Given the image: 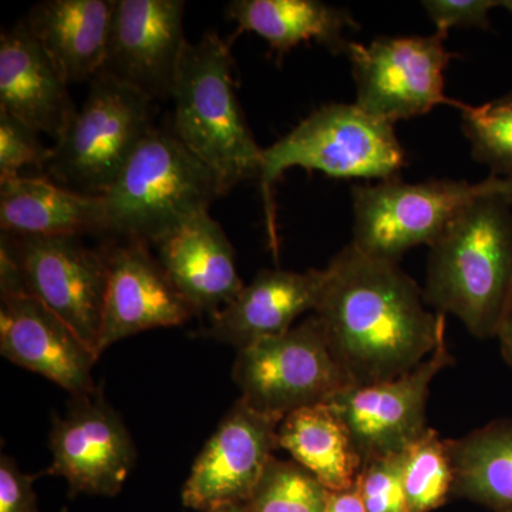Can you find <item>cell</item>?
<instances>
[{"mask_svg":"<svg viewBox=\"0 0 512 512\" xmlns=\"http://www.w3.org/2000/svg\"><path fill=\"white\" fill-rule=\"evenodd\" d=\"M423 289L399 262L349 244L325 268L315 315L333 356L353 384L412 372L446 336V318L427 311Z\"/></svg>","mask_w":512,"mask_h":512,"instance_id":"cell-1","label":"cell"},{"mask_svg":"<svg viewBox=\"0 0 512 512\" xmlns=\"http://www.w3.org/2000/svg\"><path fill=\"white\" fill-rule=\"evenodd\" d=\"M503 185L471 202L427 261L424 299L477 339L497 338L512 306V208Z\"/></svg>","mask_w":512,"mask_h":512,"instance_id":"cell-2","label":"cell"},{"mask_svg":"<svg viewBox=\"0 0 512 512\" xmlns=\"http://www.w3.org/2000/svg\"><path fill=\"white\" fill-rule=\"evenodd\" d=\"M175 136L217 177L222 195L261 175L258 146L242 110L229 46L215 32L184 47L175 76Z\"/></svg>","mask_w":512,"mask_h":512,"instance_id":"cell-3","label":"cell"},{"mask_svg":"<svg viewBox=\"0 0 512 512\" xmlns=\"http://www.w3.org/2000/svg\"><path fill=\"white\" fill-rule=\"evenodd\" d=\"M224 197L217 177L168 128H151L101 195L106 235L156 245Z\"/></svg>","mask_w":512,"mask_h":512,"instance_id":"cell-4","label":"cell"},{"mask_svg":"<svg viewBox=\"0 0 512 512\" xmlns=\"http://www.w3.org/2000/svg\"><path fill=\"white\" fill-rule=\"evenodd\" d=\"M406 153L393 124L353 104L333 103L313 111L274 146L265 148L259 181L264 191L272 247H276L272 185L288 168L320 171L333 178L397 177Z\"/></svg>","mask_w":512,"mask_h":512,"instance_id":"cell-5","label":"cell"},{"mask_svg":"<svg viewBox=\"0 0 512 512\" xmlns=\"http://www.w3.org/2000/svg\"><path fill=\"white\" fill-rule=\"evenodd\" d=\"M151 100L97 74L82 109L53 147L49 180L89 195H103L153 128Z\"/></svg>","mask_w":512,"mask_h":512,"instance_id":"cell-6","label":"cell"},{"mask_svg":"<svg viewBox=\"0 0 512 512\" xmlns=\"http://www.w3.org/2000/svg\"><path fill=\"white\" fill-rule=\"evenodd\" d=\"M501 185L503 178L494 175L477 184L464 180L410 184L392 177L356 185L350 244L373 258L399 262L410 249L431 247L471 202L500 191Z\"/></svg>","mask_w":512,"mask_h":512,"instance_id":"cell-7","label":"cell"},{"mask_svg":"<svg viewBox=\"0 0 512 512\" xmlns=\"http://www.w3.org/2000/svg\"><path fill=\"white\" fill-rule=\"evenodd\" d=\"M234 380L249 406L281 420L355 386L333 356L315 313L282 335L239 349Z\"/></svg>","mask_w":512,"mask_h":512,"instance_id":"cell-8","label":"cell"},{"mask_svg":"<svg viewBox=\"0 0 512 512\" xmlns=\"http://www.w3.org/2000/svg\"><path fill=\"white\" fill-rule=\"evenodd\" d=\"M446 37H377L369 45L349 42L346 55L352 63L359 109L393 124L429 113L448 103L444 72L457 55L444 46Z\"/></svg>","mask_w":512,"mask_h":512,"instance_id":"cell-9","label":"cell"},{"mask_svg":"<svg viewBox=\"0 0 512 512\" xmlns=\"http://www.w3.org/2000/svg\"><path fill=\"white\" fill-rule=\"evenodd\" d=\"M0 249L12 259L26 291L100 357L97 348L109 278L103 251L84 247L77 237H15L5 232Z\"/></svg>","mask_w":512,"mask_h":512,"instance_id":"cell-10","label":"cell"},{"mask_svg":"<svg viewBox=\"0 0 512 512\" xmlns=\"http://www.w3.org/2000/svg\"><path fill=\"white\" fill-rule=\"evenodd\" d=\"M0 352L52 380L72 397L92 396L99 357L55 312L26 291L10 256L0 249Z\"/></svg>","mask_w":512,"mask_h":512,"instance_id":"cell-11","label":"cell"},{"mask_svg":"<svg viewBox=\"0 0 512 512\" xmlns=\"http://www.w3.org/2000/svg\"><path fill=\"white\" fill-rule=\"evenodd\" d=\"M446 336L412 372L365 386H350L328 403L348 427L363 464L403 453L426 431L431 382L453 363Z\"/></svg>","mask_w":512,"mask_h":512,"instance_id":"cell-12","label":"cell"},{"mask_svg":"<svg viewBox=\"0 0 512 512\" xmlns=\"http://www.w3.org/2000/svg\"><path fill=\"white\" fill-rule=\"evenodd\" d=\"M184 12V0H116L106 56L97 74L148 100L171 99L188 43Z\"/></svg>","mask_w":512,"mask_h":512,"instance_id":"cell-13","label":"cell"},{"mask_svg":"<svg viewBox=\"0 0 512 512\" xmlns=\"http://www.w3.org/2000/svg\"><path fill=\"white\" fill-rule=\"evenodd\" d=\"M281 421L239 399L195 460L184 485L185 507L247 503L279 447Z\"/></svg>","mask_w":512,"mask_h":512,"instance_id":"cell-14","label":"cell"},{"mask_svg":"<svg viewBox=\"0 0 512 512\" xmlns=\"http://www.w3.org/2000/svg\"><path fill=\"white\" fill-rule=\"evenodd\" d=\"M47 473L66 478L73 494L116 495L136 463V447L116 410L97 390L73 397L50 430Z\"/></svg>","mask_w":512,"mask_h":512,"instance_id":"cell-15","label":"cell"},{"mask_svg":"<svg viewBox=\"0 0 512 512\" xmlns=\"http://www.w3.org/2000/svg\"><path fill=\"white\" fill-rule=\"evenodd\" d=\"M101 251L109 278L97 348L99 356L128 336L180 326L195 315L160 261L153 258L146 242L121 239L109 242Z\"/></svg>","mask_w":512,"mask_h":512,"instance_id":"cell-16","label":"cell"},{"mask_svg":"<svg viewBox=\"0 0 512 512\" xmlns=\"http://www.w3.org/2000/svg\"><path fill=\"white\" fill-rule=\"evenodd\" d=\"M158 261L195 315H217L244 289L237 258L224 229L201 212L165 235Z\"/></svg>","mask_w":512,"mask_h":512,"instance_id":"cell-17","label":"cell"},{"mask_svg":"<svg viewBox=\"0 0 512 512\" xmlns=\"http://www.w3.org/2000/svg\"><path fill=\"white\" fill-rule=\"evenodd\" d=\"M66 80L20 20L0 36V110L59 140L77 113Z\"/></svg>","mask_w":512,"mask_h":512,"instance_id":"cell-18","label":"cell"},{"mask_svg":"<svg viewBox=\"0 0 512 512\" xmlns=\"http://www.w3.org/2000/svg\"><path fill=\"white\" fill-rule=\"evenodd\" d=\"M323 284L325 269H262L234 301L212 316L207 335L238 350L282 335L303 313L315 312Z\"/></svg>","mask_w":512,"mask_h":512,"instance_id":"cell-19","label":"cell"},{"mask_svg":"<svg viewBox=\"0 0 512 512\" xmlns=\"http://www.w3.org/2000/svg\"><path fill=\"white\" fill-rule=\"evenodd\" d=\"M0 227L15 237L106 234L101 195L82 194L43 177L0 183Z\"/></svg>","mask_w":512,"mask_h":512,"instance_id":"cell-20","label":"cell"},{"mask_svg":"<svg viewBox=\"0 0 512 512\" xmlns=\"http://www.w3.org/2000/svg\"><path fill=\"white\" fill-rule=\"evenodd\" d=\"M116 0H45L29 10V29L67 84L100 72Z\"/></svg>","mask_w":512,"mask_h":512,"instance_id":"cell-21","label":"cell"},{"mask_svg":"<svg viewBox=\"0 0 512 512\" xmlns=\"http://www.w3.org/2000/svg\"><path fill=\"white\" fill-rule=\"evenodd\" d=\"M225 13L242 32L265 39L279 57L309 40L346 53L345 32L357 28L349 10L319 0H234Z\"/></svg>","mask_w":512,"mask_h":512,"instance_id":"cell-22","label":"cell"},{"mask_svg":"<svg viewBox=\"0 0 512 512\" xmlns=\"http://www.w3.org/2000/svg\"><path fill=\"white\" fill-rule=\"evenodd\" d=\"M278 441L329 491L352 487L362 471L363 460L348 427L328 403L289 413L279 424Z\"/></svg>","mask_w":512,"mask_h":512,"instance_id":"cell-23","label":"cell"},{"mask_svg":"<svg viewBox=\"0 0 512 512\" xmlns=\"http://www.w3.org/2000/svg\"><path fill=\"white\" fill-rule=\"evenodd\" d=\"M454 497L494 512H512V419L494 420L447 440Z\"/></svg>","mask_w":512,"mask_h":512,"instance_id":"cell-24","label":"cell"},{"mask_svg":"<svg viewBox=\"0 0 512 512\" xmlns=\"http://www.w3.org/2000/svg\"><path fill=\"white\" fill-rule=\"evenodd\" d=\"M403 485L407 511L431 512L453 495L454 471L447 440L426 431L403 453Z\"/></svg>","mask_w":512,"mask_h":512,"instance_id":"cell-25","label":"cell"},{"mask_svg":"<svg viewBox=\"0 0 512 512\" xmlns=\"http://www.w3.org/2000/svg\"><path fill=\"white\" fill-rule=\"evenodd\" d=\"M329 495L296 461L272 457L245 507L248 512H325Z\"/></svg>","mask_w":512,"mask_h":512,"instance_id":"cell-26","label":"cell"},{"mask_svg":"<svg viewBox=\"0 0 512 512\" xmlns=\"http://www.w3.org/2000/svg\"><path fill=\"white\" fill-rule=\"evenodd\" d=\"M457 107L474 160L487 165L494 177L512 180V90L480 106Z\"/></svg>","mask_w":512,"mask_h":512,"instance_id":"cell-27","label":"cell"},{"mask_svg":"<svg viewBox=\"0 0 512 512\" xmlns=\"http://www.w3.org/2000/svg\"><path fill=\"white\" fill-rule=\"evenodd\" d=\"M53 148L46 147L39 131L0 110V183L20 177L25 167L46 168Z\"/></svg>","mask_w":512,"mask_h":512,"instance_id":"cell-28","label":"cell"},{"mask_svg":"<svg viewBox=\"0 0 512 512\" xmlns=\"http://www.w3.org/2000/svg\"><path fill=\"white\" fill-rule=\"evenodd\" d=\"M403 453L373 458L363 464L357 483L367 512H409L403 485Z\"/></svg>","mask_w":512,"mask_h":512,"instance_id":"cell-29","label":"cell"},{"mask_svg":"<svg viewBox=\"0 0 512 512\" xmlns=\"http://www.w3.org/2000/svg\"><path fill=\"white\" fill-rule=\"evenodd\" d=\"M427 16L436 26L437 35L447 37L454 28L490 29V13L500 8L497 0H424Z\"/></svg>","mask_w":512,"mask_h":512,"instance_id":"cell-30","label":"cell"},{"mask_svg":"<svg viewBox=\"0 0 512 512\" xmlns=\"http://www.w3.org/2000/svg\"><path fill=\"white\" fill-rule=\"evenodd\" d=\"M12 457H0V512H39L33 481Z\"/></svg>","mask_w":512,"mask_h":512,"instance_id":"cell-31","label":"cell"},{"mask_svg":"<svg viewBox=\"0 0 512 512\" xmlns=\"http://www.w3.org/2000/svg\"><path fill=\"white\" fill-rule=\"evenodd\" d=\"M325 512H367L360 495L359 483L342 491H330Z\"/></svg>","mask_w":512,"mask_h":512,"instance_id":"cell-32","label":"cell"},{"mask_svg":"<svg viewBox=\"0 0 512 512\" xmlns=\"http://www.w3.org/2000/svg\"><path fill=\"white\" fill-rule=\"evenodd\" d=\"M497 338L500 340L501 353H503L505 362L512 369V306L507 318L504 320L503 326H501L500 332H498Z\"/></svg>","mask_w":512,"mask_h":512,"instance_id":"cell-33","label":"cell"},{"mask_svg":"<svg viewBox=\"0 0 512 512\" xmlns=\"http://www.w3.org/2000/svg\"><path fill=\"white\" fill-rule=\"evenodd\" d=\"M205 512H248V510L245 504H227L211 508V510Z\"/></svg>","mask_w":512,"mask_h":512,"instance_id":"cell-34","label":"cell"},{"mask_svg":"<svg viewBox=\"0 0 512 512\" xmlns=\"http://www.w3.org/2000/svg\"><path fill=\"white\" fill-rule=\"evenodd\" d=\"M501 197L508 202V205L512 208V180L504 178L503 190L500 192Z\"/></svg>","mask_w":512,"mask_h":512,"instance_id":"cell-35","label":"cell"},{"mask_svg":"<svg viewBox=\"0 0 512 512\" xmlns=\"http://www.w3.org/2000/svg\"><path fill=\"white\" fill-rule=\"evenodd\" d=\"M501 8L507 9L512 15V0H504V2H501Z\"/></svg>","mask_w":512,"mask_h":512,"instance_id":"cell-36","label":"cell"}]
</instances>
